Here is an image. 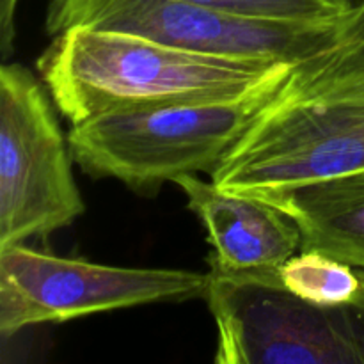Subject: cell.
Masks as SVG:
<instances>
[{"mask_svg":"<svg viewBox=\"0 0 364 364\" xmlns=\"http://www.w3.org/2000/svg\"><path fill=\"white\" fill-rule=\"evenodd\" d=\"M103 0H48L46 32L55 36L75 23L89 7ZM203 6L219 7L249 16L279 18L297 21H340L347 20L364 0H187Z\"/></svg>","mask_w":364,"mask_h":364,"instance_id":"10","label":"cell"},{"mask_svg":"<svg viewBox=\"0 0 364 364\" xmlns=\"http://www.w3.org/2000/svg\"><path fill=\"white\" fill-rule=\"evenodd\" d=\"M295 64L235 96L114 110L71 124L75 164L141 196L183 174L212 173Z\"/></svg>","mask_w":364,"mask_h":364,"instance_id":"3","label":"cell"},{"mask_svg":"<svg viewBox=\"0 0 364 364\" xmlns=\"http://www.w3.org/2000/svg\"><path fill=\"white\" fill-rule=\"evenodd\" d=\"M341 45H355L364 48V2L345 21Z\"/></svg>","mask_w":364,"mask_h":364,"instance_id":"13","label":"cell"},{"mask_svg":"<svg viewBox=\"0 0 364 364\" xmlns=\"http://www.w3.org/2000/svg\"><path fill=\"white\" fill-rule=\"evenodd\" d=\"M345 21L249 16L187 0H103L73 25L130 32L205 55L301 63L340 45Z\"/></svg>","mask_w":364,"mask_h":364,"instance_id":"7","label":"cell"},{"mask_svg":"<svg viewBox=\"0 0 364 364\" xmlns=\"http://www.w3.org/2000/svg\"><path fill=\"white\" fill-rule=\"evenodd\" d=\"M174 183L205 226L212 270L228 276H276L302 247L299 224L263 199L228 192L213 181L183 174Z\"/></svg>","mask_w":364,"mask_h":364,"instance_id":"8","label":"cell"},{"mask_svg":"<svg viewBox=\"0 0 364 364\" xmlns=\"http://www.w3.org/2000/svg\"><path fill=\"white\" fill-rule=\"evenodd\" d=\"M291 294L323 308L355 306L363 295V270L320 251H299L279 267Z\"/></svg>","mask_w":364,"mask_h":364,"instance_id":"11","label":"cell"},{"mask_svg":"<svg viewBox=\"0 0 364 364\" xmlns=\"http://www.w3.org/2000/svg\"><path fill=\"white\" fill-rule=\"evenodd\" d=\"M361 270H363V269H361ZM355 306H358V308L361 309V311L364 313V270H363V295H361V299H359V302H358V304H355Z\"/></svg>","mask_w":364,"mask_h":364,"instance_id":"14","label":"cell"},{"mask_svg":"<svg viewBox=\"0 0 364 364\" xmlns=\"http://www.w3.org/2000/svg\"><path fill=\"white\" fill-rule=\"evenodd\" d=\"M20 0H0V55L6 60L14 48L16 9Z\"/></svg>","mask_w":364,"mask_h":364,"instance_id":"12","label":"cell"},{"mask_svg":"<svg viewBox=\"0 0 364 364\" xmlns=\"http://www.w3.org/2000/svg\"><path fill=\"white\" fill-rule=\"evenodd\" d=\"M21 64L0 68V249L73 224L85 203L53 100Z\"/></svg>","mask_w":364,"mask_h":364,"instance_id":"5","label":"cell"},{"mask_svg":"<svg viewBox=\"0 0 364 364\" xmlns=\"http://www.w3.org/2000/svg\"><path fill=\"white\" fill-rule=\"evenodd\" d=\"M291 64L205 55L91 25L52 36L36 60L55 109L71 124L114 110L240 95Z\"/></svg>","mask_w":364,"mask_h":364,"instance_id":"2","label":"cell"},{"mask_svg":"<svg viewBox=\"0 0 364 364\" xmlns=\"http://www.w3.org/2000/svg\"><path fill=\"white\" fill-rule=\"evenodd\" d=\"M208 287L210 274L103 265L9 245L0 249V336L95 313L206 299Z\"/></svg>","mask_w":364,"mask_h":364,"instance_id":"6","label":"cell"},{"mask_svg":"<svg viewBox=\"0 0 364 364\" xmlns=\"http://www.w3.org/2000/svg\"><path fill=\"white\" fill-rule=\"evenodd\" d=\"M206 301L215 318L219 364H364V313L323 308L276 276L210 270Z\"/></svg>","mask_w":364,"mask_h":364,"instance_id":"4","label":"cell"},{"mask_svg":"<svg viewBox=\"0 0 364 364\" xmlns=\"http://www.w3.org/2000/svg\"><path fill=\"white\" fill-rule=\"evenodd\" d=\"M364 171V48L301 60L210 173L228 192L265 196Z\"/></svg>","mask_w":364,"mask_h":364,"instance_id":"1","label":"cell"},{"mask_svg":"<svg viewBox=\"0 0 364 364\" xmlns=\"http://www.w3.org/2000/svg\"><path fill=\"white\" fill-rule=\"evenodd\" d=\"M256 198V196H255ZM299 224L301 251H320L364 270V171L258 196Z\"/></svg>","mask_w":364,"mask_h":364,"instance_id":"9","label":"cell"}]
</instances>
